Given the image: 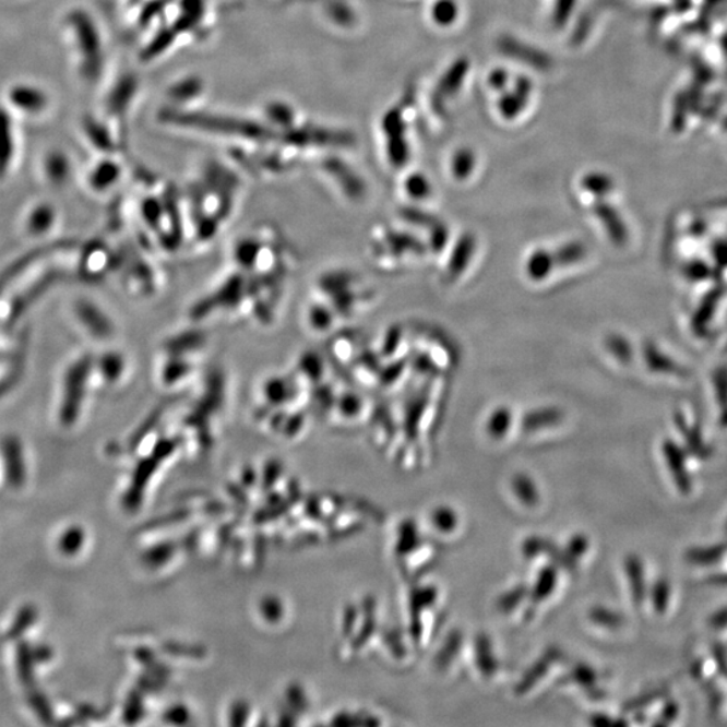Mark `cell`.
<instances>
[{"label":"cell","instance_id":"6da1fadb","mask_svg":"<svg viewBox=\"0 0 727 727\" xmlns=\"http://www.w3.org/2000/svg\"><path fill=\"white\" fill-rule=\"evenodd\" d=\"M94 380V356L80 355L63 369L59 391V418L63 426L76 424Z\"/></svg>","mask_w":727,"mask_h":727},{"label":"cell","instance_id":"7a4b0ae2","mask_svg":"<svg viewBox=\"0 0 727 727\" xmlns=\"http://www.w3.org/2000/svg\"><path fill=\"white\" fill-rule=\"evenodd\" d=\"M68 26L72 27L80 55V72L88 83L99 79L104 67L103 40L94 20L83 10H74L68 15Z\"/></svg>","mask_w":727,"mask_h":727},{"label":"cell","instance_id":"3957f363","mask_svg":"<svg viewBox=\"0 0 727 727\" xmlns=\"http://www.w3.org/2000/svg\"><path fill=\"white\" fill-rule=\"evenodd\" d=\"M74 320L95 342L107 343L117 333V325L103 306L88 298H80L73 305Z\"/></svg>","mask_w":727,"mask_h":727},{"label":"cell","instance_id":"277c9868","mask_svg":"<svg viewBox=\"0 0 727 727\" xmlns=\"http://www.w3.org/2000/svg\"><path fill=\"white\" fill-rule=\"evenodd\" d=\"M59 211L50 202H37L26 212L22 227L28 238L44 239L59 225Z\"/></svg>","mask_w":727,"mask_h":727},{"label":"cell","instance_id":"5b68a950","mask_svg":"<svg viewBox=\"0 0 727 727\" xmlns=\"http://www.w3.org/2000/svg\"><path fill=\"white\" fill-rule=\"evenodd\" d=\"M129 373V359L120 350H106L95 357V374L102 384L115 386L126 380Z\"/></svg>","mask_w":727,"mask_h":727},{"label":"cell","instance_id":"8992f818","mask_svg":"<svg viewBox=\"0 0 727 727\" xmlns=\"http://www.w3.org/2000/svg\"><path fill=\"white\" fill-rule=\"evenodd\" d=\"M9 99L23 112L39 114L48 107V95L37 86L20 84L10 90Z\"/></svg>","mask_w":727,"mask_h":727},{"label":"cell","instance_id":"52a82bcc","mask_svg":"<svg viewBox=\"0 0 727 727\" xmlns=\"http://www.w3.org/2000/svg\"><path fill=\"white\" fill-rule=\"evenodd\" d=\"M121 177V167L117 162L111 159H103L99 164L92 167L88 172V187L96 193L109 192L112 188L117 187Z\"/></svg>","mask_w":727,"mask_h":727},{"label":"cell","instance_id":"ba28073f","mask_svg":"<svg viewBox=\"0 0 727 727\" xmlns=\"http://www.w3.org/2000/svg\"><path fill=\"white\" fill-rule=\"evenodd\" d=\"M44 172L46 180L53 187L61 188L72 177V164L67 154L62 152H50L44 160Z\"/></svg>","mask_w":727,"mask_h":727},{"label":"cell","instance_id":"9c48e42d","mask_svg":"<svg viewBox=\"0 0 727 727\" xmlns=\"http://www.w3.org/2000/svg\"><path fill=\"white\" fill-rule=\"evenodd\" d=\"M15 153L13 121L5 109L0 107V178L8 175Z\"/></svg>","mask_w":727,"mask_h":727},{"label":"cell","instance_id":"30bf717a","mask_svg":"<svg viewBox=\"0 0 727 727\" xmlns=\"http://www.w3.org/2000/svg\"><path fill=\"white\" fill-rule=\"evenodd\" d=\"M625 574L634 605H642L646 596V586L644 565L639 557L631 556L625 559Z\"/></svg>","mask_w":727,"mask_h":727},{"label":"cell","instance_id":"8fae6325","mask_svg":"<svg viewBox=\"0 0 727 727\" xmlns=\"http://www.w3.org/2000/svg\"><path fill=\"white\" fill-rule=\"evenodd\" d=\"M562 413L556 407H544L534 409L525 415L522 427L525 431L533 432L553 427L561 422Z\"/></svg>","mask_w":727,"mask_h":727},{"label":"cell","instance_id":"7c38bea8","mask_svg":"<svg viewBox=\"0 0 727 727\" xmlns=\"http://www.w3.org/2000/svg\"><path fill=\"white\" fill-rule=\"evenodd\" d=\"M297 383L290 382L279 377H274L267 380L262 385L261 394L265 397L271 406H282V404L287 403L291 400L294 394L293 386H296Z\"/></svg>","mask_w":727,"mask_h":727},{"label":"cell","instance_id":"4fadbf2b","mask_svg":"<svg viewBox=\"0 0 727 727\" xmlns=\"http://www.w3.org/2000/svg\"><path fill=\"white\" fill-rule=\"evenodd\" d=\"M475 248L476 240L472 235H466L460 240L457 247H455L452 259H450L448 269L449 278H457V276L463 273L467 263L470 262Z\"/></svg>","mask_w":727,"mask_h":727},{"label":"cell","instance_id":"5bb4252c","mask_svg":"<svg viewBox=\"0 0 727 727\" xmlns=\"http://www.w3.org/2000/svg\"><path fill=\"white\" fill-rule=\"evenodd\" d=\"M667 464L679 492L683 496L690 494L692 489L691 478L689 473H687L682 455L672 446H668L667 449Z\"/></svg>","mask_w":727,"mask_h":727},{"label":"cell","instance_id":"9a60e30c","mask_svg":"<svg viewBox=\"0 0 727 727\" xmlns=\"http://www.w3.org/2000/svg\"><path fill=\"white\" fill-rule=\"evenodd\" d=\"M553 270H556V264H553L550 251L538 250L528 258L527 274L531 279L544 281Z\"/></svg>","mask_w":727,"mask_h":727},{"label":"cell","instance_id":"2e32d148","mask_svg":"<svg viewBox=\"0 0 727 727\" xmlns=\"http://www.w3.org/2000/svg\"><path fill=\"white\" fill-rule=\"evenodd\" d=\"M431 525L441 535H452L458 529L460 519L450 508H438L432 512Z\"/></svg>","mask_w":727,"mask_h":727},{"label":"cell","instance_id":"e0dca14e","mask_svg":"<svg viewBox=\"0 0 727 727\" xmlns=\"http://www.w3.org/2000/svg\"><path fill=\"white\" fill-rule=\"evenodd\" d=\"M85 131L88 134V138L92 143L95 144L96 148L102 150V152H111L112 142L109 138L108 132L104 129L100 123H97L94 119H88L85 121Z\"/></svg>","mask_w":727,"mask_h":727},{"label":"cell","instance_id":"ac0fdd59","mask_svg":"<svg viewBox=\"0 0 727 727\" xmlns=\"http://www.w3.org/2000/svg\"><path fill=\"white\" fill-rule=\"evenodd\" d=\"M306 319L309 321V325L314 329V331H326L327 327H331L333 322V314L331 309L326 308L323 305H311Z\"/></svg>","mask_w":727,"mask_h":727},{"label":"cell","instance_id":"d6986e66","mask_svg":"<svg viewBox=\"0 0 727 727\" xmlns=\"http://www.w3.org/2000/svg\"><path fill=\"white\" fill-rule=\"evenodd\" d=\"M511 413L506 408H499L490 415L487 424V429L490 437L503 438L506 431L510 430Z\"/></svg>","mask_w":727,"mask_h":727},{"label":"cell","instance_id":"ffe728a7","mask_svg":"<svg viewBox=\"0 0 727 727\" xmlns=\"http://www.w3.org/2000/svg\"><path fill=\"white\" fill-rule=\"evenodd\" d=\"M513 488L519 498L525 500L524 503L528 506H535L540 503L538 488L535 487V482L531 481V478L521 476L516 477L513 481Z\"/></svg>","mask_w":727,"mask_h":727},{"label":"cell","instance_id":"44dd1931","mask_svg":"<svg viewBox=\"0 0 727 727\" xmlns=\"http://www.w3.org/2000/svg\"><path fill=\"white\" fill-rule=\"evenodd\" d=\"M725 547H707L694 548L689 552V561L694 564H712L718 562L723 558Z\"/></svg>","mask_w":727,"mask_h":727},{"label":"cell","instance_id":"7402d4cb","mask_svg":"<svg viewBox=\"0 0 727 727\" xmlns=\"http://www.w3.org/2000/svg\"><path fill=\"white\" fill-rule=\"evenodd\" d=\"M669 597H671V588L667 580H659L655 582L654 587H652V603H654V609L657 615H665L669 604Z\"/></svg>","mask_w":727,"mask_h":727},{"label":"cell","instance_id":"603a6c76","mask_svg":"<svg viewBox=\"0 0 727 727\" xmlns=\"http://www.w3.org/2000/svg\"><path fill=\"white\" fill-rule=\"evenodd\" d=\"M386 245L391 247V250L396 252L401 250L404 252H424L425 248L420 245L418 239L413 238V236L394 234L390 235L386 238Z\"/></svg>","mask_w":727,"mask_h":727},{"label":"cell","instance_id":"cb8c5ba5","mask_svg":"<svg viewBox=\"0 0 727 727\" xmlns=\"http://www.w3.org/2000/svg\"><path fill=\"white\" fill-rule=\"evenodd\" d=\"M582 253L584 251L580 245L562 246L558 251L552 252L553 264H556V269L564 267V265L579 262Z\"/></svg>","mask_w":727,"mask_h":727},{"label":"cell","instance_id":"d4e9b609","mask_svg":"<svg viewBox=\"0 0 727 727\" xmlns=\"http://www.w3.org/2000/svg\"><path fill=\"white\" fill-rule=\"evenodd\" d=\"M591 620L594 624L609 629L620 628L622 622H624L619 613L605 608H596L592 610Z\"/></svg>","mask_w":727,"mask_h":727},{"label":"cell","instance_id":"484cf974","mask_svg":"<svg viewBox=\"0 0 727 727\" xmlns=\"http://www.w3.org/2000/svg\"><path fill=\"white\" fill-rule=\"evenodd\" d=\"M263 615L267 617L270 621H278L282 616V606L278 599L267 598L264 599L262 604Z\"/></svg>","mask_w":727,"mask_h":727},{"label":"cell","instance_id":"4316f807","mask_svg":"<svg viewBox=\"0 0 727 727\" xmlns=\"http://www.w3.org/2000/svg\"><path fill=\"white\" fill-rule=\"evenodd\" d=\"M172 553V546H158L147 553V561L153 564H159L169 559Z\"/></svg>","mask_w":727,"mask_h":727},{"label":"cell","instance_id":"83f0119b","mask_svg":"<svg viewBox=\"0 0 727 727\" xmlns=\"http://www.w3.org/2000/svg\"><path fill=\"white\" fill-rule=\"evenodd\" d=\"M188 715L189 713L187 708L178 706L169 710V712L165 714V719L167 720V723L171 724H183L187 723L189 718Z\"/></svg>","mask_w":727,"mask_h":727},{"label":"cell","instance_id":"f1b7e54d","mask_svg":"<svg viewBox=\"0 0 727 727\" xmlns=\"http://www.w3.org/2000/svg\"><path fill=\"white\" fill-rule=\"evenodd\" d=\"M281 472H282V465L278 463V461H273V463L269 464L264 475L265 488H270L271 485H273L276 480H278Z\"/></svg>","mask_w":727,"mask_h":727},{"label":"cell","instance_id":"f546056e","mask_svg":"<svg viewBox=\"0 0 727 727\" xmlns=\"http://www.w3.org/2000/svg\"><path fill=\"white\" fill-rule=\"evenodd\" d=\"M679 706L677 703H668L665 710H663L660 720H657L656 725H669L672 724L675 718L678 717Z\"/></svg>","mask_w":727,"mask_h":727},{"label":"cell","instance_id":"4dcf8cb0","mask_svg":"<svg viewBox=\"0 0 727 727\" xmlns=\"http://www.w3.org/2000/svg\"><path fill=\"white\" fill-rule=\"evenodd\" d=\"M81 540H83V533H80L78 529H73L71 533H68L65 539H63V548H65L67 551H76L80 547Z\"/></svg>","mask_w":727,"mask_h":727},{"label":"cell","instance_id":"1f68e13d","mask_svg":"<svg viewBox=\"0 0 727 727\" xmlns=\"http://www.w3.org/2000/svg\"><path fill=\"white\" fill-rule=\"evenodd\" d=\"M248 714V707L246 703H236L230 712V724L233 725H242L246 723Z\"/></svg>","mask_w":727,"mask_h":727},{"label":"cell","instance_id":"d6a6232c","mask_svg":"<svg viewBox=\"0 0 727 727\" xmlns=\"http://www.w3.org/2000/svg\"><path fill=\"white\" fill-rule=\"evenodd\" d=\"M342 409L345 415L351 417L360 409V402L354 395L344 396L342 401Z\"/></svg>","mask_w":727,"mask_h":727},{"label":"cell","instance_id":"836d02e7","mask_svg":"<svg viewBox=\"0 0 727 727\" xmlns=\"http://www.w3.org/2000/svg\"><path fill=\"white\" fill-rule=\"evenodd\" d=\"M165 649L169 651L170 654H176V655L195 656V657L202 656L200 648H188V646L169 644L165 646Z\"/></svg>","mask_w":727,"mask_h":727},{"label":"cell","instance_id":"e575fe53","mask_svg":"<svg viewBox=\"0 0 727 727\" xmlns=\"http://www.w3.org/2000/svg\"><path fill=\"white\" fill-rule=\"evenodd\" d=\"M710 625L714 629H724L727 627V608L717 611L710 620Z\"/></svg>","mask_w":727,"mask_h":727},{"label":"cell","instance_id":"d590c367","mask_svg":"<svg viewBox=\"0 0 727 727\" xmlns=\"http://www.w3.org/2000/svg\"><path fill=\"white\" fill-rule=\"evenodd\" d=\"M288 698H290V702L294 707L305 708V698L302 692L299 691L298 687H296V689H291L290 692H288Z\"/></svg>","mask_w":727,"mask_h":727},{"label":"cell","instance_id":"8d00e7d4","mask_svg":"<svg viewBox=\"0 0 727 727\" xmlns=\"http://www.w3.org/2000/svg\"><path fill=\"white\" fill-rule=\"evenodd\" d=\"M726 531H727V524H726Z\"/></svg>","mask_w":727,"mask_h":727}]
</instances>
